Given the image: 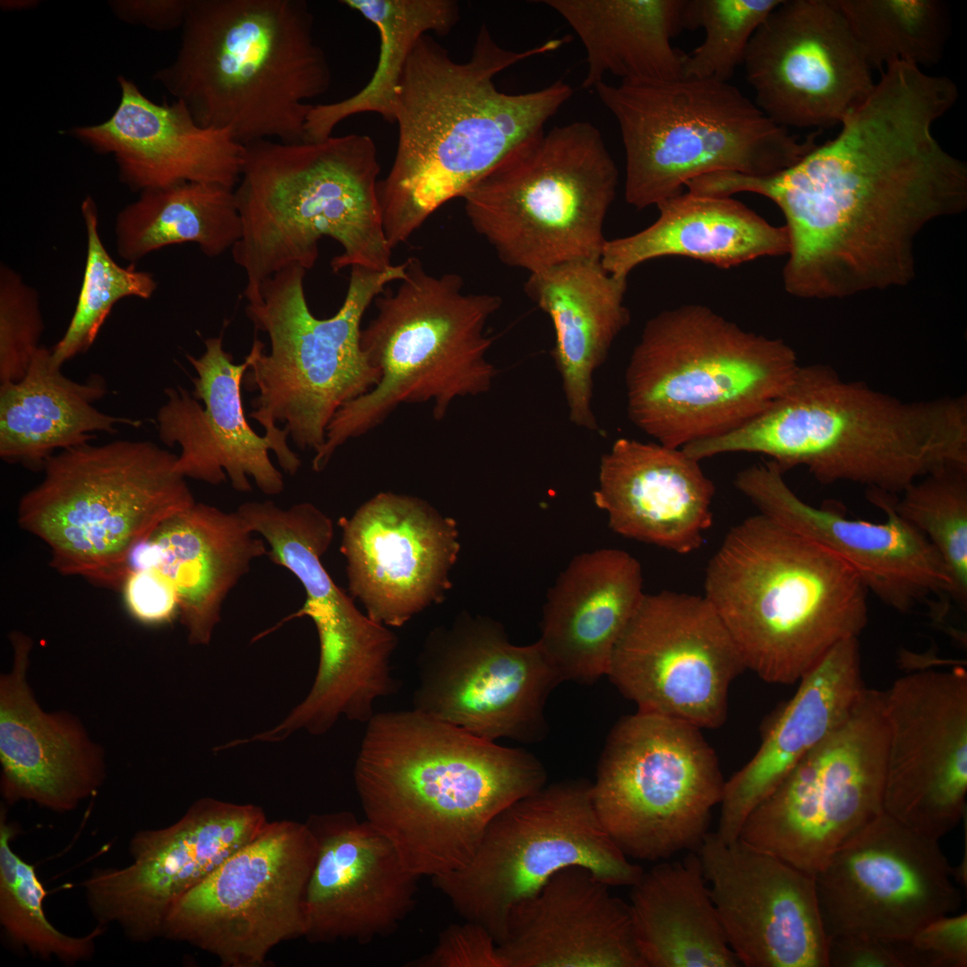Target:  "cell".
<instances>
[{
  "label": "cell",
  "instance_id": "1",
  "mask_svg": "<svg viewBox=\"0 0 967 967\" xmlns=\"http://www.w3.org/2000/svg\"><path fill=\"white\" fill-rule=\"evenodd\" d=\"M954 105L937 80L894 65L833 140L792 167L760 177L709 174L697 188L714 196L757 193L780 208L790 240L783 285L794 296L903 286L914 276L920 229L967 206L966 164L932 131Z\"/></svg>",
  "mask_w": 967,
  "mask_h": 967
},
{
  "label": "cell",
  "instance_id": "2",
  "mask_svg": "<svg viewBox=\"0 0 967 967\" xmlns=\"http://www.w3.org/2000/svg\"><path fill=\"white\" fill-rule=\"evenodd\" d=\"M555 39L526 49L501 47L486 25L468 61H454L432 36L415 43L398 87L396 156L378 193L388 243L406 242L447 201L460 197L514 146L543 130L570 98L558 81L510 94L495 76L526 58L559 48Z\"/></svg>",
  "mask_w": 967,
  "mask_h": 967
},
{
  "label": "cell",
  "instance_id": "3",
  "mask_svg": "<svg viewBox=\"0 0 967 967\" xmlns=\"http://www.w3.org/2000/svg\"><path fill=\"white\" fill-rule=\"evenodd\" d=\"M366 725L354 768L362 808L418 877L466 867L492 820L546 784L529 751L415 708L375 713Z\"/></svg>",
  "mask_w": 967,
  "mask_h": 967
},
{
  "label": "cell",
  "instance_id": "4",
  "mask_svg": "<svg viewBox=\"0 0 967 967\" xmlns=\"http://www.w3.org/2000/svg\"><path fill=\"white\" fill-rule=\"evenodd\" d=\"M685 450L697 460L759 453L783 473L805 466L821 484L853 483L898 495L940 467L967 466V397L906 401L845 381L827 364L800 365L763 412Z\"/></svg>",
  "mask_w": 967,
  "mask_h": 967
},
{
  "label": "cell",
  "instance_id": "5",
  "mask_svg": "<svg viewBox=\"0 0 967 967\" xmlns=\"http://www.w3.org/2000/svg\"><path fill=\"white\" fill-rule=\"evenodd\" d=\"M304 0H190L174 61L153 78L203 127L243 145L303 141L331 71Z\"/></svg>",
  "mask_w": 967,
  "mask_h": 967
},
{
  "label": "cell",
  "instance_id": "6",
  "mask_svg": "<svg viewBox=\"0 0 967 967\" xmlns=\"http://www.w3.org/2000/svg\"><path fill=\"white\" fill-rule=\"evenodd\" d=\"M869 592L827 548L759 513L734 526L710 559L705 596L747 670L800 681L868 623Z\"/></svg>",
  "mask_w": 967,
  "mask_h": 967
},
{
  "label": "cell",
  "instance_id": "7",
  "mask_svg": "<svg viewBox=\"0 0 967 967\" xmlns=\"http://www.w3.org/2000/svg\"><path fill=\"white\" fill-rule=\"evenodd\" d=\"M244 147L235 188L242 235L231 254L244 272L247 303L256 301L261 284L281 270H311L325 236L342 248L331 260L334 272L392 265L372 138L352 133L315 142L262 140Z\"/></svg>",
  "mask_w": 967,
  "mask_h": 967
},
{
  "label": "cell",
  "instance_id": "8",
  "mask_svg": "<svg viewBox=\"0 0 967 967\" xmlns=\"http://www.w3.org/2000/svg\"><path fill=\"white\" fill-rule=\"evenodd\" d=\"M800 367L782 339L686 304L648 320L625 372L631 422L672 448L741 426L774 402Z\"/></svg>",
  "mask_w": 967,
  "mask_h": 967
},
{
  "label": "cell",
  "instance_id": "9",
  "mask_svg": "<svg viewBox=\"0 0 967 967\" xmlns=\"http://www.w3.org/2000/svg\"><path fill=\"white\" fill-rule=\"evenodd\" d=\"M406 264L398 287L374 299L376 315L361 332L379 381L336 413L314 454L316 472L339 447L380 425L400 405L430 402L435 419H441L458 398L485 394L493 385L498 371L487 357L493 339L485 329L501 298L465 293L459 275H433L417 258Z\"/></svg>",
  "mask_w": 967,
  "mask_h": 967
},
{
  "label": "cell",
  "instance_id": "10",
  "mask_svg": "<svg viewBox=\"0 0 967 967\" xmlns=\"http://www.w3.org/2000/svg\"><path fill=\"white\" fill-rule=\"evenodd\" d=\"M306 270L288 266L267 278L245 312L264 332L270 351L254 338L243 381L257 391L249 417L283 449L321 450L327 428L349 401L371 390L380 373L361 345L362 319L372 301L406 273V261L381 270L352 267L347 294L329 318L316 317L304 293Z\"/></svg>",
  "mask_w": 967,
  "mask_h": 967
},
{
  "label": "cell",
  "instance_id": "11",
  "mask_svg": "<svg viewBox=\"0 0 967 967\" xmlns=\"http://www.w3.org/2000/svg\"><path fill=\"white\" fill-rule=\"evenodd\" d=\"M595 91L615 117L626 157L625 199L658 205L691 180L720 172L768 176L817 146L768 118L737 87L712 79L604 81Z\"/></svg>",
  "mask_w": 967,
  "mask_h": 967
},
{
  "label": "cell",
  "instance_id": "12",
  "mask_svg": "<svg viewBox=\"0 0 967 967\" xmlns=\"http://www.w3.org/2000/svg\"><path fill=\"white\" fill-rule=\"evenodd\" d=\"M176 458L149 441L60 450L21 498L17 522L47 544L60 574L121 588L133 549L196 502Z\"/></svg>",
  "mask_w": 967,
  "mask_h": 967
},
{
  "label": "cell",
  "instance_id": "13",
  "mask_svg": "<svg viewBox=\"0 0 967 967\" xmlns=\"http://www.w3.org/2000/svg\"><path fill=\"white\" fill-rule=\"evenodd\" d=\"M618 181L601 132L577 121L524 139L461 198L500 261L532 273L601 259Z\"/></svg>",
  "mask_w": 967,
  "mask_h": 967
},
{
  "label": "cell",
  "instance_id": "14",
  "mask_svg": "<svg viewBox=\"0 0 967 967\" xmlns=\"http://www.w3.org/2000/svg\"><path fill=\"white\" fill-rule=\"evenodd\" d=\"M702 729L637 711L611 730L592 783L599 819L618 848L638 860L697 851L725 781Z\"/></svg>",
  "mask_w": 967,
  "mask_h": 967
},
{
  "label": "cell",
  "instance_id": "15",
  "mask_svg": "<svg viewBox=\"0 0 967 967\" xmlns=\"http://www.w3.org/2000/svg\"><path fill=\"white\" fill-rule=\"evenodd\" d=\"M581 866L610 886H632L644 869L613 843L597 815L592 783L545 784L502 809L464 868L432 877L467 921L498 944L511 908L559 870Z\"/></svg>",
  "mask_w": 967,
  "mask_h": 967
},
{
  "label": "cell",
  "instance_id": "16",
  "mask_svg": "<svg viewBox=\"0 0 967 967\" xmlns=\"http://www.w3.org/2000/svg\"><path fill=\"white\" fill-rule=\"evenodd\" d=\"M886 751L883 691L867 689L847 719L752 810L739 838L815 876L884 812Z\"/></svg>",
  "mask_w": 967,
  "mask_h": 967
},
{
  "label": "cell",
  "instance_id": "17",
  "mask_svg": "<svg viewBox=\"0 0 967 967\" xmlns=\"http://www.w3.org/2000/svg\"><path fill=\"white\" fill-rule=\"evenodd\" d=\"M317 854L305 822L269 821L172 905L161 937L205 951L224 967L267 966L272 949L304 936V898Z\"/></svg>",
  "mask_w": 967,
  "mask_h": 967
},
{
  "label": "cell",
  "instance_id": "18",
  "mask_svg": "<svg viewBox=\"0 0 967 967\" xmlns=\"http://www.w3.org/2000/svg\"><path fill=\"white\" fill-rule=\"evenodd\" d=\"M562 681L539 640L517 646L500 623L464 615L428 638L413 706L489 740L532 743L548 732L546 701Z\"/></svg>",
  "mask_w": 967,
  "mask_h": 967
},
{
  "label": "cell",
  "instance_id": "19",
  "mask_svg": "<svg viewBox=\"0 0 967 967\" xmlns=\"http://www.w3.org/2000/svg\"><path fill=\"white\" fill-rule=\"evenodd\" d=\"M746 670L705 595L645 594L613 649L606 676L638 711L717 729L732 681Z\"/></svg>",
  "mask_w": 967,
  "mask_h": 967
},
{
  "label": "cell",
  "instance_id": "20",
  "mask_svg": "<svg viewBox=\"0 0 967 967\" xmlns=\"http://www.w3.org/2000/svg\"><path fill=\"white\" fill-rule=\"evenodd\" d=\"M814 877L827 936L909 938L954 912L962 901L938 841L885 812L852 834Z\"/></svg>",
  "mask_w": 967,
  "mask_h": 967
},
{
  "label": "cell",
  "instance_id": "21",
  "mask_svg": "<svg viewBox=\"0 0 967 967\" xmlns=\"http://www.w3.org/2000/svg\"><path fill=\"white\" fill-rule=\"evenodd\" d=\"M268 822L260 806L203 797L174 824L139 830L129 843L128 865L97 869L82 882L92 916L99 926H117L134 943L161 937L172 905Z\"/></svg>",
  "mask_w": 967,
  "mask_h": 967
},
{
  "label": "cell",
  "instance_id": "22",
  "mask_svg": "<svg viewBox=\"0 0 967 967\" xmlns=\"http://www.w3.org/2000/svg\"><path fill=\"white\" fill-rule=\"evenodd\" d=\"M742 64L755 104L787 129L841 124L876 85L835 0H782Z\"/></svg>",
  "mask_w": 967,
  "mask_h": 967
},
{
  "label": "cell",
  "instance_id": "23",
  "mask_svg": "<svg viewBox=\"0 0 967 967\" xmlns=\"http://www.w3.org/2000/svg\"><path fill=\"white\" fill-rule=\"evenodd\" d=\"M883 702L884 812L939 841L966 810L967 672L904 675L883 691Z\"/></svg>",
  "mask_w": 967,
  "mask_h": 967
},
{
  "label": "cell",
  "instance_id": "24",
  "mask_svg": "<svg viewBox=\"0 0 967 967\" xmlns=\"http://www.w3.org/2000/svg\"><path fill=\"white\" fill-rule=\"evenodd\" d=\"M736 487L766 515L827 548L858 576L867 591L890 608L907 613L951 598L948 571L928 540L894 509L897 495L869 491V500L886 519H851L827 504L815 507L799 498L773 462L738 473Z\"/></svg>",
  "mask_w": 967,
  "mask_h": 967
},
{
  "label": "cell",
  "instance_id": "25",
  "mask_svg": "<svg viewBox=\"0 0 967 967\" xmlns=\"http://www.w3.org/2000/svg\"><path fill=\"white\" fill-rule=\"evenodd\" d=\"M740 966L828 967L815 877L740 838L709 832L697 851Z\"/></svg>",
  "mask_w": 967,
  "mask_h": 967
},
{
  "label": "cell",
  "instance_id": "26",
  "mask_svg": "<svg viewBox=\"0 0 967 967\" xmlns=\"http://www.w3.org/2000/svg\"><path fill=\"white\" fill-rule=\"evenodd\" d=\"M338 525L349 590L373 621L399 628L450 588L457 523L424 501L381 492Z\"/></svg>",
  "mask_w": 967,
  "mask_h": 967
},
{
  "label": "cell",
  "instance_id": "27",
  "mask_svg": "<svg viewBox=\"0 0 967 967\" xmlns=\"http://www.w3.org/2000/svg\"><path fill=\"white\" fill-rule=\"evenodd\" d=\"M204 347L198 357L187 355L196 373L192 378L193 390L181 386L164 390L166 401L156 419L160 441L180 447L175 469L185 478L212 485L229 479L241 492L252 491V479L263 493H281L283 475L270 460V451L289 475L298 472L301 460L271 437L256 433L246 418L242 386L251 354L235 364L224 349L221 335L205 339Z\"/></svg>",
  "mask_w": 967,
  "mask_h": 967
},
{
  "label": "cell",
  "instance_id": "28",
  "mask_svg": "<svg viewBox=\"0 0 967 967\" xmlns=\"http://www.w3.org/2000/svg\"><path fill=\"white\" fill-rule=\"evenodd\" d=\"M318 843L304 898L311 943H366L392 933L415 904L420 877L408 871L389 841L350 811L312 814Z\"/></svg>",
  "mask_w": 967,
  "mask_h": 967
},
{
  "label": "cell",
  "instance_id": "29",
  "mask_svg": "<svg viewBox=\"0 0 967 967\" xmlns=\"http://www.w3.org/2000/svg\"><path fill=\"white\" fill-rule=\"evenodd\" d=\"M13 660L0 676V791L5 803L26 800L64 813L97 793L107 776L104 749L68 711H45L28 680L32 639L9 637Z\"/></svg>",
  "mask_w": 967,
  "mask_h": 967
},
{
  "label": "cell",
  "instance_id": "30",
  "mask_svg": "<svg viewBox=\"0 0 967 967\" xmlns=\"http://www.w3.org/2000/svg\"><path fill=\"white\" fill-rule=\"evenodd\" d=\"M119 104L105 122L66 133L98 154H111L133 192L186 182L237 185L245 147L229 130L200 125L179 100L158 104L123 75Z\"/></svg>",
  "mask_w": 967,
  "mask_h": 967
},
{
  "label": "cell",
  "instance_id": "31",
  "mask_svg": "<svg viewBox=\"0 0 967 967\" xmlns=\"http://www.w3.org/2000/svg\"><path fill=\"white\" fill-rule=\"evenodd\" d=\"M581 866L553 874L509 911L497 944L505 967H646L629 903Z\"/></svg>",
  "mask_w": 967,
  "mask_h": 967
},
{
  "label": "cell",
  "instance_id": "32",
  "mask_svg": "<svg viewBox=\"0 0 967 967\" xmlns=\"http://www.w3.org/2000/svg\"><path fill=\"white\" fill-rule=\"evenodd\" d=\"M714 495L699 461L682 449L619 438L601 458L593 499L615 533L687 554L713 523Z\"/></svg>",
  "mask_w": 967,
  "mask_h": 967
},
{
  "label": "cell",
  "instance_id": "33",
  "mask_svg": "<svg viewBox=\"0 0 967 967\" xmlns=\"http://www.w3.org/2000/svg\"><path fill=\"white\" fill-rule=\"evenodd\" d=\"M235 510L195 502L164 520L131 552L126 576L152 568L174 585L179 620L193 646H207L229 592L252 562L267 555L265 542Z\"/></svg>",
  "mask_w": 967,
  "mask_h": 967
},
{
  "label": "cell",
  "instance_id": "34",
  "mask_svg": "<svg viewBox=\"0 0 967 967\" xmlns=\"http://www.w3.org/2000/svg\"><path fill=\"white\" fill-rule=\"evenodd\" d=\"M866 689L858 638L839 642L800 680L753 757L725 781L715 831L722 841L739 838L752 810L847 719Z\"/></svg>",
  "mask_w": 967,
  "mask_h": 967
},
{
  "label": "cell",
  "instance_id": "35",
  "mask_svg": "<svg viewBox=\"0 0 967 967\" xmlns=\"http://www.w3.org/2000/svg\"><path fill=\"white\" fill-rule=\"evenodd\" d=\"M645 593L638 561L623 550L575 556L549 589L538 639L563 680L606 676L616 643Z\"/></svg>",
  "mask_w": 967,
  "mask_h": 967
},
{
  "label": "cell",
  "instance_id": "36",
  "mask_svg": "<svg viewBox=\"0 0 967 967\" xmlns=\"http://www.w3.org/2000/svg\"><path fill=\"white\" fill-rule=\"evenodd\" d=\"M627 279L608 272L600 259H579L529 273L524 285L552 323V356L569 420L588 431L598 429L592 404L595 373L629 321Z\"/></svg>",
  "mask_w": 967,
  "mask_h": 967
},
{
  "label": "cell",
  "instance_id": "37",
  "mask_svg": "<svg viewBox=\"0 0 967 967\" xmlns=\"http://www.w3.org/2000/svg\"><path fill=\"white\" fill-rule=\"evenodd\" d=\"M659 217L645 229L606 240L601 263L628 278L638 265L681 256L729 269L765 256L788 254L785 226L774 227L732 196L681 193L656 205Z\"/></svg>",
  "mask_w": 967,
  "mask_h": 967
},
{
  "label": "cell",
  "instance_id": "38",
  "mask_svg": "<svg viewBox=\"0 0 967 967\" xmlns=\"http://www.w3.org/2000/svg\"><path fill=\"white\" fill-rule=\"evenodd\" d=\"M40 346L24 377L0 386V457L42 471L57 449L90 442L95 432H116L117 425L139 427L140 420L105 414L94 406L107 394L105 380L84 382L66 377Z\"/></svg>",
  "mask_w": 967,
  "mask_h": 967
},
{
  "label": "cell",
  "instance_id": "39",
  "mask_svg": "<svg viewBox=\"0 0 967 967\" xmlns=\"http://www.w3.org/2000/svg\"><path fill=\"white\" fill-rule=\"evenodd\" d=\"M636 943L646 967H737L700 859L689 851L643 872L631 886Z\"/></svg>",
  "mask_w": 967,
  "mask_h": 967
},
{
  "label": "cell",
  "instance_id": "40",
  "mask_svg": "<svg viewBox=\"0 0 967 967\" xmlns=\"http://www.w3.org/2000/svg\"><path fill=\"white\" fill-rule=\"evenodd\" d=\"M685 0H545L571 27L586 55L583 88L607 74L625 82L683 76L685 54L672 39L683 30Z\"/></svg>",
  "mask_w": 967,
  "mask_h": 967
},
{
  "label": "cell",
  "instance_id": "41",
  "mask_svg": "<svg viewBox=\"0 0 967 967\" xmlns=\"http://www.w3.org/2000/svg\"><path fill=\"white\" fill-rule=\"evenodd\" d=\"M115 233L118 255L133 264L185 243L197 244L208 257L219 256L242 235L235 188L186 182L144 190L119 211Z\"/></svg>",
  "mask_w": 967,
  "mask_h": 967
},
{
  "label": "cell",
  "instance_id": "42",
  "mask_svg": "<svg viewBox=\"0 0 967 967\" xmlns=\"http://www.w3.org/2000/svg\"><path fill=\"white\" fill-rule=\"evenodd\" d=\"M340 3L372 22L380 35V54L369 82L340 101L312 105L304 126V142L324 141L346 118L372 112L395 122L398 87L406 61L426 32L448 34L458 20L452 0H343Z\"/></svg>",
  "mask_w": 967,
  "mask_h": 967
},
{
  "label": "cell",
  "instance_id": "43",
  "mask_svg": "<svg viewBox=\"0 0 967 967\" xmlns=\"http://www.w3.org/2000/svg\"><path fill=\"white\" fill-rule=\"evenodd\" d=\"M871 70L891 64H937L949 35L946 4L937 0H835Z\"/></svg>",
  "mask_w": 967,
  "mask_h": 967
},
{
  "label": "cell",
  "instance_id": "44",
  "mask_svg": "<svg viewBox=\"0 0 967 967\" xmlns=\"http://www.w3.org/2000/svg\"><path fill=\"white\" fill-rule=\"evenodd\" d=\"M15 826L7 820L6 809L0 811V924L7 938L16 946L43 960L56 959L67 965L90 961L96 941L105 927L97 925L83 936H71L58 930L43 910L46 890L32 865L12 848Z\"/></svg>",
  "mask_w": 967,
  "mask_h": 967
},
{
  "label": "cell",
  "instance_id": "45",
  "mask_svg": "<svg viewBox=\"0 0 967 967\" xmlns=\"http://www.w3.org/2000/svg\"><path fill=\"white\" fill-rule=\"evenodd\" d=\"M81 215L86 261L73 314L52 349L53 359L60 366L92 346L116 302L128 296L149 299L158 286L151 273L136 270L133 263L122 267L110 256L100 238L98 206L90 196L81 203Z\"/></svg>",
  "mask_w": 967,
  "mask_h": 967
},
{
  "label": "cell",
  "instance_id": "46",
  "mask_svg": "<svg viewBox=\"0 0 967 967\" xmlns=\"http://www.w3.org/2000/svg\"><path fill=\"white\" fill-rule=\"evenodd\" d=\"M900 494L894 498L895 510L935 548L951 578V598L966 609L967 466L940 467Z\"/></svg>",
  "mask_w": 967,
  "mask_h": 967
},
{
  "label": "cell",
  "instance_id": "47",
  "mask_svg": "<svg viewBox=\"0 0 967 967\" xmlns=\"http://www.w3.org/2000/svg\"><path fill=\"white\" fill-rule=\"evenodd\" d=\"M782 0H685L683 30L702 28L703 42L685 54L684 77L729 82L757 28Z\"/></svg>",
  "mask_w": 967,
  "mask_h": 967
},
{
  "label": "cell",
  "instance_id": "48",
  "mask_svg": "<svg viewBox=\"0 0 967 967\" xmlns=\"http://www.w3.org/2000/svg\"><path fill=\"white\" fill-rule=\"evenodd\" d=\"M44 329L38 293L10 267L0 269V381H21Z\"/></svg>",
  "mask_w": 967,
  "mask_h": 967
},
{
  "label": "cell",
  "instance_id": "49",
  "mask_svg": "<svg viewBox=\"0 0 967 967\" xmlns=\"http://www.w3.org/2000/svg\"><path fill=\"white\" fill-rule=\"evenodd\" d=\"M411 967H505L492 934L482 925L467 921L449 926L434 948L409 962Z\"/></svg>",
  "mask_w": 967,
  "mask_h": 967
},
{
  "label": "cell",
  "instance_id": "50",
  "mask_svg": "<svg viewBox=\"0 0 967 967\" xmlns=\"http://www.w3.org/2000/svg\"><path fill=\"white\" fill-rule=\"evenodd\" d=\"M828 967H917L908 938L889 939L868 935L828 936Z\"/></svg>",
  "mask_w": 967,
  "mask_h": 967
},
{
  "label": "cell",
  "instance_id": "51",
  "mask_svg": "<svg viewBox=\"0 0 967 967\" xmlns=\"http://www.w3.org/2000/svg\"><path fill=\"white\" fill-rule=\"evenodd\" d=\"M127 610L146 625H163L179 615V601L172 582L152 568L130 571L121 588Z\"/></svg>",
  "mask_w": 967,
  "mask_h": 967
},
{
  "label": "cell",
  "instance_id": "52",
  "mask_svg": "<svg viewBox=\"0 0 967 967\" xmlns=\"http://www.w3.org/2000/svg\"><path fill=\"white\" fill-rule=\"evenodd\" d=\"M928 967L967 966V914H946L930 920L908 938Z\"/></svg>",
  "mask_w": 967,
  "mask_h": 967
},
{
  "label": "cell",
  "instance_id": "53",
  "mask_svg": "<svg viewBox=\"0 0 967 967\" xmlns=\"http://www.w3.org/2000/svg\"><path fill=\"white\" fill-rule=\"evenodd\" d=\"M190 0H113L109 6L121 21L156 30L182 28Z\"/></svg>",
  "mask_w": 967,
  "mask_h": 967
},
{
  "label": "cell",
  "instance_id": "54",
  "mask_svg": "<svg viewBox=\"0 0 967 967\" xmlns=\"http://www.w3.org/2000/svg\"><path fill=\"white\" fill-rule=\"evenodd\" d=\"M39 3L38 0H4L0 5L4 11H20L33 8Z\"/></svg>",
  "mask_w": 967,
  "mask_h": 967
}]
</instances>
